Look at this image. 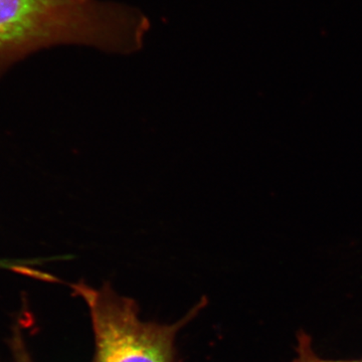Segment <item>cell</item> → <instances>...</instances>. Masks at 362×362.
Instances as JSON below:
<instances>
[{"instance_id":"4","label":"cell","mask_w":362,"mask_h":362,"mask_svg":"<svg viewBox=\"0 0 362 362\" xmlns=\"http://www.w3.org/2000/svg\"><path fill=\"white\" fill-rule=\"evenodd\" d=\"M11 346H13V362H33L23 340H16Z\"/></svg>"},{"instance_id":"2","label":"cell","mask_w":362,"mask_h":362,"mask_svg":"<svg viewBox=\"0 0 362 362\" xmlns=\"http://www.w3.org/2000/svg\"><path fill=\"white\" fill-rule=\"evenodd\" d=\"M71 288L90 310L96 342L92 362H175L176 334L206 304L201 300L173 324L145 322L134 300L117 294L108 283L100 289L84 283Z\"/></svg>"},{"instance_id":"3","label":"cell","mask_w":362,"mask_h":362,"mask_svg":"<svg viewBox=\"0 0 362 362\" xmlns=\"http://www.w3.org/2000/svg\"><path fill=\"white\" fill-rule=\"evenodd\" d=\"M296 354V357L291 362H362V359L330 361V359L321 358L313 349L312 337L303 329H300L297 332Z\"/></svg>"},{"instance_id":"1","label":"cell","mask_w":362,"mask_h":362,"mask_svg":"<svg viewBox=\"0 0 362 362\" xmlns=\"http://www.w3.org/2000/svg\"><path fill=\"white\" fill-rule=\"evenodd\" d=\"M150 28L141 9L114 0H0V74L58 45L132 54L142 49Z\"/></svg>"}]
</instances>
